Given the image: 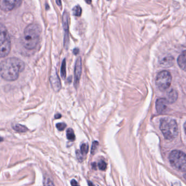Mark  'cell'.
<instances>
[{
  "label": "cell",
  "mask_w": 186,
  "mask_h": 186,
  "mask_svg": "<svg viewBox=\"0 0 186 186\" xmlns=\"http://www.w3.org/2000/svg\"><path fill=\"white\" fill-rule=\"evenodd\" d=\"M169 161L175 169L186 171V153L180 151H173L169 155Z\"/></svg>",
  "instance_id": "cell-4"
},
{
  "label": "cell",
  "mask_w": 186,
  "mask_h": 186,
  "mask_svg": "<svg viewBox=\"0 0 186 186\" xmlns=\"http://www.w3.org/2000/svg\"><path fill=\"white\" fill-rule=\"evenodd\" d=\"M178 95L175 89H171L169 92H167L166 96V100L168 102V103L171 104L174 103L177 99Z\"/></svg>",
  "instance_id": "cell-13"
},
{
  "label": "cell",
  "mask_w": 186,
  "mask_h": 186,
  "mask_svg": "<svg viewBox=\"0 0 186 186\" xmlns=\"http://www.w3.org/2000/svg\"><path fill=\"white\" fill-rule=\"evenodd\" d=\"M88 185H94V184H93L92 183H89V182H88Z\"/></svg>",
  "instance_id": "cell-31"
},
{
  "label": "cell",
  "mask_w": 186,
  "mask_h": 186,
  "mask_svg": "<svg viewBox=\"0 0 186 186\" xmlns=\"http://www.w3.org/2000/svg\"><path fill=\"white\" fill-rule=\"evenodd\" d=\"M160 65L164 67H170L174 64V58L170 55L163 56L159 60Z\"/></svg>",
  "instance_id": "cell-11"
},
{
  "label": "cell",
  "mask_w": 186,
  "mask_h": 186,
  "mask_svg": "<svg viewBox=\"0 0 186 186\" xmlns=\"http://www.w3.org/2000/svg\"><path fill=\"white\" fill-rule=\"evenodd\" d=\"M160 129L165 138L168 140L174 139L177 135V124L176 121L172 118H162L161 121Z\"/></svg>",
  "instance_id": "cell-3"
},
{
  "label": "cell",
  "mask_w": 186,
  "mask_h": 186,
  "mask_svg": "<svg viewBox=\"0 0 186 186\" xmlns=\"http://www.w3.org/2000/svg\"><path fill=\"white\" fill-rule=\"evenodd\" d=\"M67 138L70 141H74L75 139V135L74 132L72 128H68L67 130Z\"/></svg>",
  "instance_id": "cell-16"
},
{
  "label": "cell",
  "mask_w": 186,
  "mask_h": 186,
  "mask_svg": "<svg viewBox=\"0 0 186 186\" xmlns=\"http://www.w3.org/2000/svg\"><path fill=\"white\" fill-rule=\"evenodd\" d=\"M98 145L99 143L98 142H97V141H95V142H93L91 147V154H92V155H94L95 153V152L97 149Z\"/></svg>",
  "instance_id": "cell-21"
},
{
  "label": "cell",
  "mask_w": 186,
  "mask_h": 186,
  "mask_svg": "<svg viewBox=\"0 0 186 186\" xmlns=\"http://www.w3.org/2000/svg\"><path fill=\"white\" fill-rule=\"evenodd\" d=\"M69 16L68 13L65 11L63 13L62 17V24L65 32V37H64V46L66 49H68L69 43Z\"/></svg>",
  "instance_id": "cell-7"
},
{
  "label": "cell",
  "mask_w": 186,
  "mask_h": 186,
  "mask_svg": "<svg viewBox=\"0 0 186 186\" xmlns=\"http://www.w3.org/2000/svg\"><path fill=\"white\" fill-rule=\"evenodd\" d=\"M171 80L172 76L170 73L166 70H163L157 75L156 84L160 90L164 91L170 87Z\"/></svg>",
  "instance_id": "cell-6"
},
{
  "label": "cell",
  "mask_w": 186,
  "mask_h": 186,
  "mask_svg": "<svg viewBox=\"0 0 186 186\" xmlns=\"http://www.w3.org/2000/svg\"><path fill=\"white\" fill-rule=\"evenodd\" d=\"M41 28L37 24H31L25 28L21 42L26 49H35L39 43Z\"/></svg>",
  "instance_id": "cell-2"
},
{
  "label": "cell",
  "mask_w": 186,
  "mask_h": 186,
  "mask_svg": "<svg viewBox=\"0 0 186 186\" xmlns=\"http://www.w3.org/2000/svg\"><path fill=\"white\" fill-rule=\"evenodd\" d=\"M168 102L165 98L159 99L156 102V109L158 113L161 114L165 111L167 108Z\"/></svg>",
  "instance_id": "cell-12"
},
{
  "label": "cell",
  "mask_w": 186,
  "mask_h": 186,
  "mask_svg": "<svg viewBox=\"0 0 186 186\" xmlns=\"http://www.w3.org/2000/svg\"><path fill=\"white\" fill-rule=\"evenodd\" d=\"M21 0H1L0 5L2 11H11L20 5Z\"/></svg>",
  "instance_id": "cell-8"
},
{
  "label": "cell",
  "mask_w": 186,
  "mask_h": 186,
  "mask_svg": "<svg viewBox=\"0 0 186 186\" xmlns=\"http://www.w3.org/2000/svg\"><path fill=\"white\" fill-rule=\"evenodd\" d=\"M79 52V49H78V48H75V49H74V50H73V53L74 55H76L77 54H78Z\"/></svg>",
  "instance_id": "cell-26"
},
{
  "label": "cell",
  "mask_w": 186,
  "mask_h": 186,
  "mask_svg": "<svg viewBox=\"0 0 186 186\" xmlns=\"http://www.w3.org/2000/svg\"><path fill=\"white\" fill-rule=\"evenodd\" d=\"M11 49V39L9 33L5 26L1 25L0 36V54L2 58L7 56Z\"/></svg>",
  "instance_id": "cell-5"
},
{
  "label": "cell",
  "mask_w": 186,
  "mask_h": 186,
  "mask_svg": "<svg viewBox=\"0 0 186 186\" xmlns=\"http://www.w3.org/2000/svg\"><path fill=\"white\" fill-rule=\"evenodd\" d=\"M184 178L186 179V174L184 175Z\"/></svg>",
  "instance_id": "cell-32"
},
{
  "label": "cell",
  "mask_w": 186,
  "mask_h": 186,
  "mask_svg": "<svg viewBox=\"0 0 186 186\" xmlns=\"http://www.w3.org/2000/svg\"><path fill=\"white\" fill-rule=\"evenodd\" d=\"M61 115L60 114H57L56 115H55V118H56V119H59V118L61 117Z\"/></svg>",
  "instance_id": "cell-28"
},
{
  "label": "cell",
  "mask_w": 186,
  "mask_h": 186,
  "mask_svg": "<svg viewBox=\"0 0 186 186\" xmlns=\"http://www.w3.org/2000/svg\"><path fill=\"white\" fill-rule=\"evenodd\" d=\"M98 166L99 169H100L101 170L104 171L105 170L107 169V163L105 162V161L101 160V161L99 162L98 164Z\"/></svg>",
  "instance_id": "cell-20"
},
{
  "label": "cell",
  "mask_w": 186,
  "mask_h": 186,
  "mask_svg": "<svg viewBox=\"0 0 186 186\" xmlns=\"http://www.w3.org/2000/svg\"><path fill=\"white\" fill-rule=\"evenodd\" d=\"M108 1H110V0H108Z\"/></svg>",
  "instance_id": "cell-33"
},
{
  "label": "cell",
  "mask_w": 186,
  "mask_h": 186,
  "mask_svg": "<svg viewBox=\"0 0 186 186\" xmlns=\"http://www.w3.org/2000/svg\"><path fill=\"white\" fill-rule=\"evenodd\" d=\"M43 184L44 185H54L53 182L51 181H50L49 178H47L46 180V179H45L44 182H43Z\"/></svg>",
  "instance_id": "cell-24"
},
{
  "label": "cell",
  "mask_w": 186,
  "mask_h": 186,
  "mask_svg": "<svg viewBox=\"0 0 186 186\" xmlns=\"http://www.w3.org/2000/svg\"><path fill=\"white\" fill-rule=\"evenodd\" d=\"M82 72V62L81 59L80 57L76 60L74 67V85L76 87H78V85L81 78Z\"/></svg>",
  "instance_id": "cell-10"
},
{
  "label": "cell",
  "mask_w": 186,
  "mask_h": 186,
  "mask_svg": "<svg viewBox=\"0 0 186 186\" xmlns=\"http://www.w3.org/2000/svg\"><path fill=\"white\" fill-rule=\"evenodd\" d=\"M70 184H71L72 185H78V182H76V181L75 180V179H72V180L71 181V182H70Z\"/></svg>",
  "instance_id": "cell-25"
},
{
  "label": "cell",
  "mask_w": 186,
  "mask_h": 186,
  "mask_svg": "<svg viewBox=\"0 0 186 186\" xmlns=\"http://www.w3.org/2000/svg\"><path fill=\"white\" fill-rule=\"evenodd\" d=\"M76 157L78 158V161L80 162H81L83 161V159H84V157H83V154L81 152V151H76Z\"/></svg>",
  "instance_id": "cell-22"
},
{
  "label": "cell",
  "mask_w": 186,
  "mask_h": 186,
  "mask_svg": "<svg viewBox=\"0 0 186 186\" xmlns=\"http://www.w3.org/2000/svg\"><path fill=\"white\" fill-rule=\"evenodd\" d=\"M12 128L15 131L19 133H25L28 130L27 128L20 124H14L12 125Z\"/></svg>",
  "instance_id": "cell-15"
},
{
  "label": "cell",
  "mask_w": 186,
  "mask_h": 186,
  "mask_svg": "<svg viewBox=\"0 0 186 186\" xmlns=\"http://www.w3.org/2000/svg\"><path fill=\"white\" fill-rule=\"evenodd\" d=\"M178 65L180 68L186 71V51L183 52L177 59Z\"/></svg>",
  "instance_id": "cell-14"
},
{
  "label": "cell",
  "mask_w": 186,
  "mask_h": 186,
  "mask_svg": "<svg viewBox=\"0 0 186 186\" xmlns=\"http://www.w3.org/2000/svg\"><path fill=\"white\" fill-rule=\"evenodd\" d=\"M80 151L83 155H86L88 151V145L87 144H82L80 146Z\"/></svg>",
  "instance_id": "cell-19"
},
{
  "label": "cell",
  "mask_w": 186,
  "mask_h": 186,
  "mask_svg": "<svg viewBox=\"0 0 186 186\" xmlns=\"http://www.w3.org/2000/svg\"><path fill=\"white\" fill-rule=\"evenodd\" d=\"M66 124L65 123H58L56 124V128L60 131H62L65 129Z\"/></svg>",
  "instance_id": "cell-23"
},
{
  "label": "cell",
  "mask_w": 186,
  "mask_h": 186,
  "mask_svg": "<svg viewBox=\"0 0 186 186\" xmlns=\"http://www.w3.org/2000/svg\"><path fill=\"white\" fill-rule=\"evenodd\" d=\"M61 74L62 79H65L66 77V61L64 59L62 61L61 67Z\"/></svg>",
  "instance_id": "cell-17"
},
{
  "label": "cell",
  "mask_w": 186,
  "mask_h": 186,
  "mask_svg": "<svg viewBox=\"0 0 186 186\" xmlns=\"http://www.w3.org/2000/svg\"><path fill=\"white\" fill-rule=\"evenodd\" d=\"M184 129L185 133V134H186V122H185V123H184Z\"/></svg>",
  "instance_id": "cell-30"
},
{
  "label": "cell",
  "mask_w": 186,
  "mask_h": 186,
  "mask_svg": "<svg viewBox=\"0 0 186 186\" xmlns=\"http://www.w3.org/2000/svg\"><path fill=\"white\" fill-rule=\"evenodd\" d=\"M56 2L57 5H58L59 6H60V7H61L62 5V3H61V0H56Z\"/></svg>",
  "instance_id": "cell-27"
},
{
  "label": "cell",
  "mask_w": 186,
  "mask_h": 186,
  "mask_svg": "<svg viewBox=\"0 0 186 186\" xmlns=\"http://www.w3.org/2000/svg\"><path fill=\"white\" fill-rule=\"evenodd\" d=\"M50 82L51 87L55 92H59L61 88V83L56 69L52 70L50 77Z\"/></svg>",
  "instance_id": "cell-9"
},
{
  "label": "cell",
  "mask_w": 186,
  "mask_h": 186,
  "mask_svg": "<svg viewBox=\"0 0 186 186\" xmlns=\"http://www.w3.org/2000/svg\"><path fill=\"white\" fill-rule=\"evenodd\" d=\"M73 15L76 16V17H80L82 13V9L80 6H76L73 9Z\"/></svg>",
  "instance_id": "cell-18"
},
{
  "label": "cell",
  "mask_w": 186,
  "mask_h": 186,
  "mask_svg": "<svg viewBox=\"0 0 186 186\" xmlns=\"http://www.w3.org/2000/svg\"><path fill=\"white\" fill-rule=\"evenodd\" d=\"M25 66V63L20 59L16 57L8 58L1 63V76L6 81H15L24 70Z\"/></svg>",
  "instance_id": "cell-1"
},
{
  "label": "cell",
  "mask_w": 186,
  "mask_h": 186,
  "mask_svg": "<svg viewBox=\"0 0 186 186\" xmlns=\"http://www.w3.org/2000/svg\"><path fill=\"white\" fill-rule=\"evenodd\" d=\"M85 1H86V3H87V4H89V5L91 4L92 0H85Z\"/></svg>",
  "instance_id": "cell-29"
}]
</instances>
